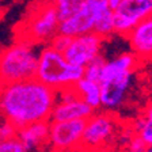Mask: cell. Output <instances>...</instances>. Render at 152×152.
<instances>
[{"mask_svg":"<svg viewBox=\"0 0 152 152\" xmlns=\"http://www.w3.org/2000/svg\"><path fill=\"white\" fill-rule=\"evenodd\" d=\"M95 110H92L83 99L75 98L69 102H56L50 113V122H64L73 120H88Z\"/></svg>","mask_w":152,"mask_h":152,"instance_id":"12","label":"cell"},{"mask_svg":"<svg viewBox=\"0 0 152 152\" xmlns=\"http://www.w3.org/2000/svg\"><path fill=\"white\" fill-rule=\"evenodd\" d=\"M49 1L56 10L58 20H64L72 16L76 11H79L86 0H49Z\"/></svg>","mask_w":152,"mask_h":152,"instance_id":"16","label":"cell"},{"mask_svg":"<svg viewBox=\"0 0 152 152\" xmlns=\"http://www.w3.org/2000/svg\"><path fill=\"white\" fill-rule=\"evenodd\" d=\"M58 16L49 0L38 3L34 11H30L23 22V31L18 39L33 42L37 45L49 44L58 33Z\"/></svg>","mask_w":152,"mask_h":152,"instance_id":"6","label":"cell"},{"mask_svg":"<svg viewBox=\"0 0 152 152\" xmlns=\"http://www.w3.org/2000/svg\"><path fill=\"white\" fill-rule=\"evenodd\" d=\"M84 68L75 66L66 63L63 53L53 50L49 46H44L38 57L35 79L46 84L53 90L64 87H72L83 79Z\"/></svg>","mask_w":152,"mask_h":152,"instance_id":"4","label":"cell"},{"mask_svg":"<svg viewBox=\"0 0 152 152\" xmlns=\"http://www.w3.org/2000/svg\"><path fill=\"white\" fill-rule=\"evenodd\" d=\"M84 124V120L50 122L49 137H48V152L79 151Z\"/></svg>","mask_w":152,"mask_h":152,"instance_id":"8","label":"cell"},{"mask_svg":"<svg viewBox=\"0 0 152 152\" xmlns=\"http://www.w3.org/2000/svg\"><path fill=\"white\" fill-rule=\"evenodd\" d=\"M139 61L136 54L124 53L104 63L99 80L101 107L104 111L110 113L124 104L132 87L133 75Z\"/></svg>","mask_w":152,"mask_h":152,"instance_id":"2","label":"cell"},{"mask_svg":"<svg viewBox=\"0 0 152 152\" xmlns=\"http://www.w3.org/2000/svg\"><path fill=\"white\" fill-rule=\"evenodd\" d=\"M132 130L136 133V136L144 141L147 147L151 148L152 145V110L151 107H147V114H142L141 117H139L134 124L132 125Z\"/></svg>","mask_w":152,"mask_h":152,"instance_id":"15","label":"cell"},{"mask_svg":"<svg viewBox=\"0 0 152 152\" xmlns=\"http://www.w3.org/2000/svg\"><path fill=\"white\" fill-rule=\"evenodd\" d=\"M104 63H106V60H104L101 54H99V56H96L94 60L91 61V63H88L87 65L84 66V73H83V77H84V79H87V80H91V82L99 83V80H101L102 68H103Z\"/></svg>","mask_w":152,"mask_h":152,"instance_id":"18","label":"cell"},{"mask_svg":"<svg viewBox=\"0 0 152 152\" xmlns=\"http://www.w3.org/2000/svg\"><path fill=\"white\" fill-rule=\"evenodd\" d=\"M49 121L30 124L18 129L16 139L20 141L26 152H46L49 137Z\"/></svg>","mask_w":152,"mask_h":152,"instance_id":"11","label":"cell"},{"mask_svg":"<svg viewBox=\"0 0 152 152\" xmlns=\"http://www.w3.org/2000/svg\"><path fill=\"white\" fill-rule=\"evenodd\" d=\"M128 39L132 50L139 60L149 58L152 53V18H147L137 23L128 33Z\"/></svg>","mask_w":152,"mask_h":152,"instance_id":"13","label":"cell"},{"mask_svg":"<svg viewBox=\"0 0 152 152\" xmlns=\"http://www.w3.org/2000/svg\"><path fill=\"white\" fill-rule=\"evenodd\" d=\"M152 15V0H122L113 11V30L126 37L137 23Z\"/></svg>","mask_w":152,"mask_h":152,"instance_id":"9","label":"cell"},{"mask_svg":"<svg viewBox=\"0 0 152 152\" xmlns=\"http://www.w3.org/2000/svg\"><path fill=\"white\" fill-rule=\"evenodd\" d=\"M71 41H72L71 37H66V35H63V34H58V33H57L50 39V42H49V48H52L53 50L58 52V53H64V52L68 49Z\"/></svg>","mask_w":152,"mask_h":152,"instance_id":"19","label":"cell"},{"mask_svg":"<svg viewBox=\"0 0 152 152\" xmlns=\"http://www.w3.org/2000/svg\"><path fill=\"white\" fill-rule=\"evenodd\" d=\"M92 33H95L96 35H99L103 39H107L113 35V11L110 8H107L98 18V20L94 25V30Z\"/></svg>","mask_w":152,"mask_h":152,"instance_id":"17","label":"cell"},{"mask_svg":"<svg viewBox=\"0 0 152 152\" xmlns=\"http://www.w3.org/2000/svg\"><path fill=\"white\" fill-rule=\"evenodd\" d=\"M145 152H152V149H151V148H148V149H147Z\"/></svg>","mask_w":152,"mask_h":152,"instance_id":"25","label":"cell"},{"mask_svg":"<svg viewBox=\"0 0 152 152\" xmlns=\"http://www.w3.org/2000/svg\"><path fill=\"white\" fill-rule=\"evenodd\" d=\"M44 46L18 39L0 49V87L35 77L39 52Z\"/></svg>","mask_w":152,"mask_h":152,"instance_id":"3","label":"cell"},{"mask_svg":"<svg viewBox=\"0 0 152 152\" xmlns=\"http://www.w3.org/2000/svg\"><path fill=\"white\" fill-rule=\"evenodd\" d=\"M103 152H118V151H115V149H113V148H109V149H106V151H103Z\"/></svg>","mask_w":152,"mask_h":152,"instance_id":"24","label":"cell"},{"mask_svg":"<svg viewBox=\"0 0 152 152\" xmlns=\"http://www.w3.org/2000/svg\"><path fill=\"white\" fill-rule=\"evenodd\" d=\"M56 104V90L33 77L0 87V115L16 129L49 121Z\"/></svg>","mask_w":152,"mask_h":152,"instance_id":"1","label":"cell"},{"mask_svg":"<svg viewBox=\"0 0 152 152\" xmlns=\"http://www.w3.org/2000/svg\"><path fill=\"white\" fill-rule=\"evenodd\" d=\"M73 88L76 90L80 99H83L92 110L96 111L98 109H101V87H99V83L91 82V80H87L83 77L73 86Z\"/></svg>","mask_w":152,"mask_h":152,"instance_id":"14","label":"cell"},{"mask_svg":"<svg viewBox=\"0 0 152 152\" xmlns=\"http://www.w3.org/2000/svg\"><path fill=\"white\" fill-rule=\"evenodd\" d=\"M107 8V0H86L79 11L69 18L60 20L58 34L75 38L92 33L95 22Z\"/></svg>","mask_w":152,"mask_h":152,"instance_id":"7","label":"cell"},{"mask_svg":"<svg viewBox=\"0 0 152 152\" xmlns=\"http://www.w3.org/2000/svg\"><path fill=\"white\" fill-rule=\"evenodd\" d=\"M148 148L149 147H147L145 144H144V141H142L139 136L134 134V136L130 139V141L126 144L124 152H145Z\"/></svg>","mask_w":152,"mask_h":152,"instance_id":"22","label":"cell"},{"mask_svg":"<svg viewBox=\"0 0 152 152\" xmlns=\"http://www.w3.org/2000/svg\"><path fill=\"white\" fill-rule=\"evenodd\" d=\"M16 133H18V129L11 122H8L4 118L0 121V141L14 139L16 137Z\"/></svg>","mask_w":152,"mask_h":152,"instance_id":"20","label":"cell"},{"mask_svg":"<svg viewBox=\"0 0 152 152\" xmlns=\"http://www.w3.org/2000/svg\"><path fill=\"white\" fill-rule=\"evenodd\" d=\"M121 3H122V0H107V6L111 11H114Z\"/></svg>","mask_w":152,"mask_h":152,"instance_id":"23","label":"cell"},{"mask_svg":"<svg viewBox=\"0 0 152 152\" xmlns=\"http://www.w3.org/2000/svg\"><path fill=\"white\" fill-rule=\"evenodd\" d=\"M0 152H26L23 145L16 137L0 141Z\"/></svg>","mask_w":152,"mask_h":152,"instance_id":"21","label":"cell"},{"mask_svg":"<svg viewBox=\"0 0 152 152\" xmlns=\"http://www.w3.org/2000/svg\"><path fill=\"white\" fill-rule=\"evenodd\" d=\"M103 41V38H101L95 33H88V34L75 37L72 38L69 46L63 53V56L66 60V63H69L71 65L84 68L95 57L101 54Z\"/></svg>","mask_w":152,"mask_h":152,"instance_id":"10","label":"cell"},{"mask_svg":"<svg viewBox=\"0 0 152 152\" xmlns=\"http://www.w3.org/2000/svg\"><path fill=\"white\" fill-rule=\"evenodd\" d=\"M118 121L109 111H95L88 120H86L80 140L79 151L103 152L111 148L118 132Z\"/></svg>","mask_w":152,"mask_h":152,"instance_id":"5","label":"cell"}]
</instances>
